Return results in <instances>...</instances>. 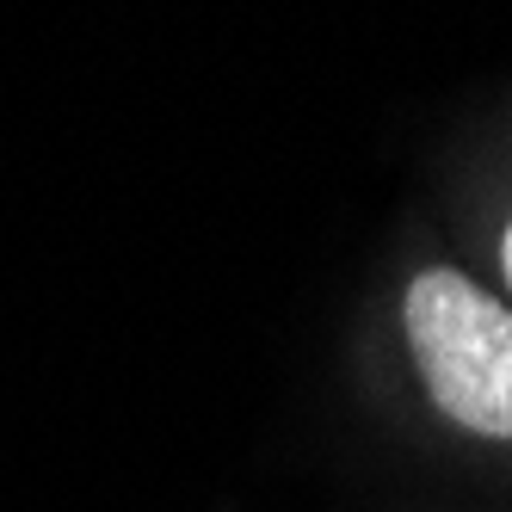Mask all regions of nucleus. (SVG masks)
I'll list each match as a JSON object with an SVG mask.
<instances>
[{"mask_svg":"<svg viewBox=\"0 0 512 512\" xmlns=\"http://www.w3.org/2000/svg\"><path fill=\"white\" fill-rule=\"evenodd\" d=\"M401 340L451 426L512 445V303L463 266H420L401 290Z\"/></svg>","mask_w":512,"mask_h":512,"instance_id":"obj_1","label":"nucleus"},{"mask_svg":"<svg viewBox=\"0 0 512 512\" xmlns=\"http://www.w3.org/2000/svg\"><path fill=\"white\" fill-rule=\"evenodd\" d=\"M500 278L512 290V216H506V229H500Z\"/></svg>","mask_w":512,"mask_h":512,"instance_id":"obj_2","label":"nucleus"}]
</instances>
